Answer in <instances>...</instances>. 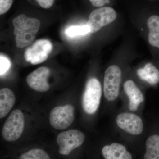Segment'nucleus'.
<instances>
[{
    "instance_id": "nucleus-1",
    "label": "nucleus",
    "mask_w": 159,
    "mask_h": 159,
    "mask_svg": "<svg viewBox=\"0 0 159 159\" xmlns=\"http://www.w3.org/2000/svg\"><path fill=\"white\" fill-rule=\"evenodd\" d=\"M12 21L17 48H22L29 45L34 41L39 30V20L21 14L15 18Z\"/></svg>"
},
{
    "instance_id": "nucleus-2",
    "label": "nucleus",
    "mask_w": 159,
    "mask_h": 159,
    "mask_svg": "<svg viewBox=\"0 0 159 159\" xmlns=\"http://www.w3.org/2000/svg\"><path fill=\"white\" fill-rule=\"evenodd\" d=\"M101 96L102 89L99 80L94 78L89 80L83 96V108L85 113L92 115L97 111Z\"/></svg>"
},
{
    "instance_id": "nucleus-3",
    "label": "nucleus",
    "mask_w": 159,
    "mask_h": 159,
    "mask_svg": "<svg viewBox=\"0 0 159 159\" xmlns=\"http://www.w3.org/2000/svg\"><path fill=\"white\" fill-rule=\"evenodd\" d=\"M25 118L19 110L11 112L5 122L2 131V136L5 141L13 142L19 139L24 131Z\"/></svg>"
},
{
    "instance_id": "nucleus-4",
    "label": "nucleus",
    "mask_w": 159,
    "mask_h": 159,
    "mask_svg": "<svg viewBox=\"0 0 159 159\" xmlns=\"http://www.w3.org/2000/svg\"><path fill=\"white\" fill-rule=\"evenodd\" d=\"M121 80L122 72L118 66H111L107 69L104 74L103 91L108 101H114L118 97Z\"/></svg>"
},
{
    "instance_id": "nucleus-5",
    "label": "nucleus",
    "mask_w": 159,
    "mask_h": 159,
    "mask_svg": "<svg viewBox=\"0 0 159 159\" xmlns=\"http://www.w3.org/2000/svg\"><path fill=\"white\" fill-rule=\"evenodd\" d=\"M74 107L71 105L56 107L50 112V124L57 130H63L68 128L74 122Z\"/></svg>"
},
{
    "instance_id": "nucleus-6",
    "label": "nucleus",
    "mask_w": 159,
    "mask_h": 159,
    "mask_svg": "<svg viewBox=\"0 0 159 159\" xmlns=\"http://www.w3.org/2000/svg\"><path fill=\"white\" fill-rule=\"evenodd\" d=\"M84 139V134L80 131L69 130L61 133L57 139L59 153L63 155H69L72 150L81 146Z\"/></svg>"
},
{
    "instance_id": "nucleus-7",
    "label": "nucleus",
    "mask_w": 159,
    "mask_h": 159,
    "mask_svg": "<svg viewBox=\"0 0 159 159\" xmlns=\"http://www.w3.org/2000/svg\"><path fill=\"white\" fill-rule=\"evenodd\" d=\"M116 17V12L113 8L102 7L91 12L87 25L89 27L90 33H96L102 27L113 22Z\"/></svg>"
},
{
    "instance_id": "nucleus-8",
    "label": "nucleus",
    "mask_w": 159,
    "mask_h": 159,
    "mask_svg": "<svg viewBox=\"0 0 159 159\" xmlns=\"http://www.w3.org/2000/svg\"><path fill=\"white\" fill-rule=\"evenodd\" d=\"M52 48V43L48 40H39L26 49L25 53V59L32 65L44 62L48 59Z\"/></svg>"
},
{
    "instance_id": "nucleus-9",
    "label": "nucleus",
    "mask_w": 159,
    "mask_h": 159,
    "mask_svg": "<svg viewBox=\"0 0 159 159\" xmlns=\"http://www.w3.org/2000/svg\"><path fill=\"white\" fill-rule=\"evenodd\" d=\"M116 121L119 128L131 134L137 135L143 131L142 119L135 114L122 113L117 116Z\"/></svg>"
},
{
    "instance_id": "nucleus-10",
    "label": "nucleus",
    "mask_w": 159,
    "mask_h": 159,
    "mask_svg": "<svg viewBox=\"0 0 159 159\" xmlns=\"http://www.w3.org/2000/svg\"><path fill=\"white\" fill-rule=\"evenodd\" d=\"M50 70L46 67L39 68L28 75L26 79L27 84L31 88L37 92H46L50 89L48 78Z\"/></svg>"
},
{
    "instance_id": "nucleus-11",
    "label": "nucleus",
    "mask_w": 159,
    "mask_h": 159,
    "mask_svg": "<svg viewBox=\"0 0 159 159\" xmlns=\"http://www.w3.org/2000/svg\"><path fill=\"white\" fill-rule=\"evenodd\" d=\"M124 89L129 99V110L132 111H137L139 105L144 101V97L142 92L132 80H128L125 82Z\"/></svg>"
},
{
    "instance_id": "nucleus-12",
    "label": "nucleus",
    "mask_w": 159,
    "mask_h": 159,
    "mask_svg": "<svg viewBox=\"0 0 159 159\" xmlns=\"http://www.w3.org/2000/svg\"><path fill=\"white\" fill-rule=\"evenodd\" d=\"M102 155L106 159H131V154L124 145L114 143L106 145L102 148Z\"/></svg>"
},
{
    "instance_id": "nucleus-13",
    "label": "nucleus",
    "mask_w": 159,
    "mask_h": 159,
    "mask_svg": "<svg viewBox=\"0 0 159 159\" xmlns=\"http://www.w3.org/2000/svg\"><path fill=\"white\" fill-rule=\"evenodd\" d=\"M16 97L13 92L8 88L0 90V118H4L11 111L15 103Z\"/></svg>"
},
{
    "instance_id": "nucleus-14",
    "label": "nucleus",
    "mask_w": 159,
    "mask_h": 159,
    "mask_svg": "<svg viewBox=\"0 0 159 159\" xmlns=\"http://www.w3.org/2000/svg\"><path fill=\"white\" fill-rule=\"evenodd\" d=\"M137 73L140 79L151 85H154L159 83V70L151 63L146 64L143 68L139 69Z\"/></svg>"
},
{
    "instance_id": "nucleus-15",
    "label": "nucleus",
    "mask_w": 159,
    "mask_h": 159,
    "mask_svg": "<svg viewBox=\"0 0 159 159\" xmlns=\"http://www.w3.org/2000/svg\"><path fill=\"white\" fill-rule=\"evenodd\" d=\"M147 26L149 29L148 42L152 47L159 49V16H151L147 20Z\"/></svg>"
},
{
    "instance_id": "nucleus-16",
    "label": "nucleus",
    "mask_w": 159,
    "mask_h": 159,
    "mask_svg": "<svg viewBox=\"0 0 159 159\" xmlns=\"http://www.w3.org/2000/svg\"><path fill=\"white\" fill-rule=\"evenodd\" d=\"M145 159H159V135H153L148 137L146 142Z\"/></svg>"
},
{
    "instance_id": "nucleus-17",
    "label": "nucleus",
    "mask_w": 159,
    "mask_h": 159,
    "mask_svg": "<svg viewBox=\"0 0 159 159\" xmlns=\"http://www.w3.org/2000/svg\"><path fill=\"white\" fill-rule=\"evenodd\" d=\"M89 33H90V29L87 25L70 26L65 31L66 35L72 38L85 35Z\"/></svg>"
},
{
    "instance_id": "nucleus-18",
    "label": "nucleus",
    "mask_w": 159,
    "mask_h": 159,
    "mask_svg": "<svg viewBox=\"0 0 159 159\" xmlns=\"http://www.w3.org/2000/svg\"><path fill=\"white\" fill-rule=\"evenodd\" d=\"M21 159H50V157L45 151L40 149H33L25 153L22 154L20 157Z\"/></svg>"
},
{
    "instance_id": "nucleus-19",
    "label": "nucleus",
    "mask_w": 159,
    "mask_h": 159,
    "mask_svg": "<svg viewBox=\"0 0 159 159\" xmlns=\"http://www.w3.org/2000/svg\"><path fill=\"white\" fill-rule=\"evenodd\" d=\"M11 63L7 57L3 55L0 56V75L2 76L6 74L10 68Z\"/></svg>"
},
{
    "instance_id": "nucleus-20",
    "label": "nucleus",
    "mask_w": 159,
    "mask_h": 159,
    "mask_svg": "<svg viewBox=\"0 0 159 159\" xmlns=\"http://www.w3.org/2000/svg\"><path fill=\"white\" fill-rule=\"evenodd\" d=\"M13 0H0V14L6 13L10 9Z\"/></svg>"
},
{
    "instance_id": "nucleus-21",
    "label": "nucleus",
    "mask_w": 159,
    "mask_h": 159,
    "mask_svg": "<svg viewBox=\"0 0 159 159\" xmlns=\"http://www.w3.org/2000/svg\"><path fill=\"white\" fill-rule=\"evenodd\" d=\"M41 7L44 9H49L53 6L54 0H36Z\"/></svg>"
},
{
    "instance_id": "nucleus-22",
    "label": "nucleus",
    "mask_w": 159,
    "mask_h": 159,
    "mask_svg": "<svg viewBox=\"0 0 159 159\" xmlns=\"http://www.w3.org/2000/svg\"><path fill=\"white\" fill-rule=\"evenodd\" d=\"M92 5L95 7H101L109 2V0H89Z\"/></svg>"
}]
</instances>
